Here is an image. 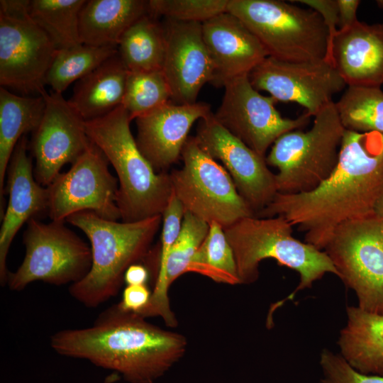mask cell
Wrapping results in <instances>:
<instances>
[{"mask_svg": "<svg viewBox=\"0 0 383 383\" xmlns=\"http://www.w3.org/2000/svg\"><path fill=\"white\" fill-rule=\"evenodd\" d=\"M383 191V134L345 131L337 165L309 192L277 193L256 217L284 216L323 250L340 224L374 214Z\"/></svg>", "mask_w": 383, "mask_h": 383, "instance_id": "cell-1", "label": "cell"}, {"mask_svg": "<svg viewBox=\"0 0 383 383\" xmlns=\"http://www.w3.org/2000/svg\"><path fill=\"white\" fill-rule=\"evenodd\" d=\"M50 346L59 355L116 371L128 382L154 383L183 357L188 343L115 304L89 327L55 333Z\"/></svg>", "mask_w": 383, "mask_h": 383, "instance_id": "cell-2", "label": "cell"}, {"mask_svg": "<svg viewBox=\"0 0 383 383\" xmlns=\"http://www.w3.org/2000/svg\"><path fill=\"white\" fill-rule=\"evenodd\" d=\"M66 221L89 238L92 257L89 272L70 286V294L86 307L96 308L118 294L128 268L150 253L162 217L118 222L83 211Z\"/></svg>", "mask_w": 383, "mask_h": 383, "instance_id": "cell-3", "label": "cell"}, {"mask_svg": "<svg viewBox=\"0 0 383 383\" xmlns=\"http://www.w3.org/2000/svg\"><path fill=\"white\" fill-rule=\"evenodd\" d=\"M128 113L123 105L84 121L89 140L114 168L118 182L116 204L123 222L162 215L172 193L170 174L157 172L140 151Z\"/></svg>", "mask_w": 383, "mask_h": 383, "instance_id": "cell-4", "label": "cell"}, {"mask_svg": "<svg viewBox=\"0 0 383 383\" xmlns=\"http://www.w3.org/2000/svg\"><path fill=\"white\" fill-rule=\"evenodd\" d=\"M223 231L233 252L240 284L254 283L259 277L260 262L268 258L299 274V284L289 299L326 273L338 277L327 254L295 238L293 226L282 216L245 217Z\"/></svg>", "mask_w": 383, "mask_h": 383, "instance_id": "cell-5", "label": "cell"}, {"mask_svg": "<svg viewBox=\"0 0 383 383\" xmlns=\"http://www.w3.org/2000/svg\"><path fill=\"white\" fill-rule=\"evenodd\" d=\"M227 12L243 23L270 57L287 62L325 57L328 31L313 9L279 0H228Z\"/></svg>", "mask_w": 383, "mask_h": 383, "instance_id": "cell-6", "label": "cell"}, {"mask_svg": "<svg viewBox=\"0 0 383 383\" xmlns=\"http://www.w3.org/2000/svg\"><path fill=\"white\" fill-rule=\"evenodd\" d=\"M345 131L333 101L314 116L310 130L277 138L265 157L267 165L278 169L277 193L309 192L324 182L337 165Z\"/></svg>", "mask_w": 383, "mask_h": 383, "instance_id": "cell-7", "label": "cell"}, {"mask_svg": "<svg viewBox=\"0 0 383 383\" xmlns=\"http://www.w3.org/2000/svg\"><path fill=\"white\" fill-rule=\"evenodd\" d=\"M183 166L170 174L172 192L189 212L223 229L238 221L255 216L226 170L199 145L196 137L187 138L182 151Z\"/></svg>", "mask_w": 383, "mask_h": 383, "instance_id": "cell-8", "label": "cell"}, {"mask_svg": "<svg viewBox=\"0 0 383 383\" xmlns=\"http://www.w3.org/2000/svg\"><path fill=\"white\" fill-rule=\"evenodd\" d=\"M30 0L0 1V84L43 96L57 48L30 14Z\"/></svg>", "mask_w": 383, "mask_h": 383, "instance_id": "cell-9", "label": "cell"}, {"mask_svg": "<svg viewBox=\"0 0 383 383\" xmlns=\"http://www.w3.org/2000/svg\"><path fill=\"white\" fill-rule=\"evenodd\" d=\"M64 223H45L35 218L27 222L24 259L7 276L11 290L21 291L35 281L57 286L72 284L87 274L92 262L91 247Z\"/></svg>", "mask_w": 383, "mask_h": 383, "instance_id": "cell-10", "label": "cell"}, {"mask_svg": "<svg viewBox=\"0 0 383 383\" xmlns=\"http://www.w3.org/2000/svg\"><path fill=\"white\" fill-rule=\"evenodd\" d=\"M361 309L383 314V219L374 214L336 228L323 250Z\"/></svg>", "mask_w": 383, "mask_h": 383, "instance_id": "cell-11", "label": "cell"}, {"mask_svg": "<svg viewBox=\"0 0 383 383\" xmlns=\"http://www.w3.org/2000/svg\"><path fill=\"white\" fill-rule=\"evenodd\" d=\"M109 164L102 151L91 142L69 170L60 173L46 187L47 213L51 221H65L83 211L111 221L121 218L116 204L118 182L110 172Z\"/></svg>", "mask_w": 383, "mask_h": 383, "instance_id": "cell-12", "label": "cell"}, {"mask_svg": "<svg viewBox=\"0 0 383 383\" xmlns=\"http://www.w3.org/2000/svg\"><path fill=\"white\" fill-rule=\"evenodd\" d=\"M222 102L215 113L216 120L262 157L283 134L308 124L306 113L291 119L275 109L277 101L262 95L251 84L248 74L228 81Z\"/></svg>", "mask_w": 383, "mask_h": 383, "instance_id": "cell-13", "label": "cell"}, {"mask_svg": "<svg viewBox=\"0 0 383 383\" xmlns=\"http://www.w3.org/2000/svg\"><path fill=\"white\" fill-rule=\"evenodd\" d=\"M252 87L277 101L295 102L315 116L333 102L346 85L334 66L324 59L287 62L265 57L248 74Z\"/></svg>", "mask_w": 383, "mask_h": 383, "instance_id": "cell-14", "label": "cell"}, {"mask_svg": "<svg viewBox=\"0 0 383 383\" xmlns=\"http://www.w3.org/2000/svg\"><path fill=\"white\" fill-rule=\"evenodd\" d=\"M195 137L204 151L222 162L255 216L272 202L277 188L265 158L230 133L212 112L199 120Z\"/></svg>", "mask_w": 383, "mask_h": 383, "instance_id": "cell-15", "label": "cell"}, {"mask_svg": "<svg viewBox=\"0 0 383 383\" xmlns=\"http://www.w3.org/2000/svg\"><path fill=\"white\" fill-rule=\"evenodd\" d=\"M45 109L30 144L35 159L34 176L48 187L67 163L73 164L89 147L84 121L62 94L44 95Z\"/></svg>", "mask_w": 383, "mask_h": 383, "instance_id": "cell-16", "label": "cell"}, {"mask_svg": "<svg viewBox=\"0 0 383 383\" xmlns=\"http://www.w3.org/2000/svg\"><path fill=\"white\" fill-rule=\"evenodd\" d=\"M162 70L177 104L196 103L199 91L213 79L214 70L202 34V23L166 19Z\"/></svg>", "mask_w": 383, "mask_h": 383, "instance_id": "cell-17", "label": "cell"}, {"mask_svg": "<svg viewBox=\"0 0 383 383\" xmlns=\"http://www.w3.org/2000/svg\"><path fill=\"white\" fill-rule=\"evenodd\" d=\"M211 113L209 104L172 101L135 118L138 147L157 172H167L179 157L197 120Z\"/></svg>", "mask_w": 383, "mask_h": 383, "instance_id": "cell-18", "label": "cell"}, {"mask_svg": "<svg viewBox=\"0 0 383 383\" xmlns=\"http://www.w3.org/2000/svg\"><path fill=\"white\" fill-rule=\"evenodd\" d=\"M27 150L28 141L23 135L16 145L6 171L9 203L0 230V282L3 286L9 274L7 255L16 233L26 222L47 212V188L35 179Z\"/></svg>", "mask_w": 383, "mask_h": 383, "instance_id": "cell-19", "label": "cell"}, {"mask_svg": "<svg viewBox=\"0 0 383 383\" xmlns=\"http://www.w3.org/2000/svg\"><path fill=\"white\" fill-rule=\"evenodd\" d=\"M203 38L213 65L211 82L216 87L249 73L268 54L257 38L237 17L222 13L202 23Z\"/></svg>", "mask_w": 383, "mask_h": 383, "instance_id": "cell-20", "label": "cell"}, {"mask_svg": "<svg viewBox=\"0 0 383 383\" xmlns=\"http://www.w3.org/2000/svg\"><path fill=\"white\" fill-rule=\"evenodd\" d=\"M331 63L346 85L383 84V23L360 21L338 30L333 40Z\"/></svg>", "mask_w": 383, "mask_h": 383, "instance_id": "cell-21", "label": "cell"}, {"mask_svg": "<svg viewBox=\"0 0 383 383\" xmlns=\"http://www.w3.org/2000/svg\"><path fill=\"white\" fill-rule=\"evenodd\" d=\"M128 73L117 52L77 81L70 105L84 121L108 114L122 105Z\"/></svg>", "mask_w": 383, "mask_h": 383, "instance_id": "cell-22", "label": "cell"}, {"mask_svg": "<svg viewBox=\"0 0 383 383\" xmlns=\"http://www.w3.org/2000/svg\"><path fill=\"white\" fill-rule=\"evenodd\" d=\"M147 13L148 1H85L79 13L81 43L117 48L126 30Z\"/></svg>", "mask_w": 383, "mask_h": 383, "instance_id": "cell-23", "label": "cell"}, {"mask_svg": "<svg viewBox=\"0 0 383 383\" xmlns=\"http://www.w3.org/2000/svg\"><path fill=\"white\" fill-rule=\"evenodd\" d=\"M347 316L338 342L340 355L359 372L383 376V314L348 306Z\"/></svg>", "mask_w": 383, "mask_h": 383, "instance_id": "cell-24", "label": "cell"}, {"mask_svg": "<svg viewBox=\"0 0 383 383\" xmlns=\"http://www.w3.org/2000/svg\"><path fill=\"white\" fill-rule=\"evenodd\" d=\"M45 109L43 96H26L0 89V201L12 153L19 140L38 126Z\"/></svg>", "mask_w": 383, "mask_h": 383, "instance_id": "cell-25", "label": "cell"}, {"mask_svg": "<svg viewBox=\"0 0 383 383\" xmlns=\"http://www.w3.org/2000/svg\"><path fill=\"white\" fill-rule=\"evenodd\" d=\"M117 49L128 71L162 70L165 51L163 25L157 17L145 13L126 30Z\"/></svg>", "mask_w": 383, "mask_h": 383, "instance_id": "cell-26", "label": "cell"}, {"mask_svg": "<svg viewBox=\"0 0 383 383\" xmlns=\"http://www.w3.org/2000/svg\"><path fill=\"white\" fill-rule=\"evenodd\" d=\"M184 214V206L172 192L168 204L162 215V246L155 285L149 303L138 313L145 318L159 316L164 321L165 325L170 328L176 327L178 321L170 307L169 290L165 287V271L171 248L182 228Z\"/></svg>", "mask_w": 383, "mask_h": 383, "instance_id": "cell-27", "label": "cell"}, {"mask_svg": "<svg viewBox=\"0 0 383 383\" xmlns=\"http://www.w3.org/2000/svg\"><path fill=\"white\" fill-rule=\"evenodd\" d=\"M118 52L117 48L97 47L80 43L57 49L45 77L52 91L62 94L74 81H79Z\"/></svg>", "mask_w": 383, "mask_h": 383, "instance_id": "cell-28", "label": "cell"}, {"mask_svg": "<svg viewBox=\"0 0 383 383\" xmlns=\"http://www.w3.org/2000/svg\"><path fill=\"white\" fill-rule=\"evenodd\" d=\"M85 0H31L30 14L57 49L82 43L79 13Z\"/></svg>", "mask_w": 383, "mask_h": 383, "instance_id": "cell-29", "label": "cell"}, {"mask_svg": "<svg viewBox=\"0 0 383 383\" xmlns=\"http://www.w3.org/2000/svg\"><path fill=\"white\" fill-rule=\"evenodd\" d=\"M334 104L345 130L383 134V91L380 87L348 86Z\"/></svg>", "mask_w": 383, "mask_h": 383, "instance_id": "cell-30", "label": "cell"}, {"mask_svg": "<svg viewBox=\"0 0 383 383\" xmlns=\"http://www.w3.org/2000/svg\"><path fill=\"white\" fill-rule=\"evenodd\" d=\"M209 224V232L193 257L187 272L201 274L217 283L239 284L233 252L223 228L213 221Z\"/></svg>", "mask_w": 383, "mask_h": 383, "instance_id": "cell-31", "label": "cell"}, {"mask_svg": "<svg viewBox=\"0 0 383 383\" xmlns=\"http://www.w3.org/2000/svg\"><path fill=\"white\" fill-rule=\"evenodd\" d=\"M171 101V91L162 70L128 71L122 105L131 120Z\"/></svg>", "mask_w": 383, "mask_h": 383, "instance_id": "cell-32", "label": "cell"}, {"mask_svg": "<svg viewBox=\"0 0 383 383\" xmlns=\"http://www.w3.org/2000/svg\"><path fill=\"white\" fill-rule=\"evenodd\" d=\"M209 224L184 211L180 232L171 248L165 271V287L187 272L188 267L197 250L205 239Z\"/></svg>", "mask_w": 383, "mask_h": 383, "instance_id": "cell-33", "label": "cell"}, {"mask_svg": "<svg viewBox=\"0 0 383 383\" xmlns=\"http://www.w3.org/2000/svg\"><path fill=\"white\" fill-rule=\"evenodd\" d=\"M228 0H150L148 13L183 22L203 23L227 12Z\"/></svg>", "mask_w": 383, "mask_h": 383, "instance_id": "cell-34", "label": "cell"}, {"mask_svg": "<svg viewBox=\"0 0 383 383\" xmlns=\"http://www.w3.org/2000/svg\"><path fill=\"white\" fill-rule=\"evenodd\" d=\"M320 364L323 371L322 383H383V376L359 372L340 355L323 350Z\"/></svg>", "mask_w": 383, "mask_h": 383, "instance_id": "cell-35", "label": "cell"}, {"mask_svg": "<svg viewBox=\"0 0 383 383\" xmlns=\"http://www.w3.org/2000/svg\"><path fill=\"white\" fill-rule=\"evenodd\" d=\"M306 5L320 14L328 31L327 49L324 60L331 63V51L334 37L338 31V9L337 0H298L291 1Z\"/></svg>", "mask_w": 383, "mask_h": 383, "instance_id": "cell-36", "label": "cell"}, {"mask_svg": "<svg viewBox=\"0 0 383 383\" xmlns=\"http://www.w3.org/2000/svg\"><path fill=\"white\" fill-rule=\"evenodd\" d=\"M151 294L146 284L127 285L121 301L117 304L123 311L138 313L148 305Z\"/></svg>", "mask_w": 383, "mask_h": 383, "instance_id": "cell-37", "label": "cell"}, {"mask_svg": "<svg viewBox=\"0 0 383 383\" xmlns=\"http://www.w3.org/2000/svg\"><path fill=\"white\" fill-rule=\"evenodd\" d=\"M337 3L339 26L338 30H345L357 21V11L360 1L358 0H337Z\"/></svg>", "mask_w": 383, "mask_h": 383, "instance_id": "cell-38", "label": "cell"}, {"mask_svg": "<svg viewBox=\"0 0 383 383\" xmlns=\"http://www.w3.org/2000/svg\"><path fill=\"white\" fill-rule=\"evenodd\" d=\"M148 279L147 268L139 263L131 265L124 274V282L127 285L146 284Z\"/></svg>", "mask_w": 383, "mask_h": 383, "instance_id": "cell-39", "label": "cell"}, {"mask_svg": "<svg viewBox=\"0 0 383 383\" xmlns=\"http://www.w3.org/2000/svg\"><path fill=\"white\" fill-rule=\"evenodd\" d=\"M374 214L383 219V191L379 195L374 205Z\"/></svg>", "mask_w": 383, "mask_h": 383, "instance_id": "cell-40", "label": "cell"}]
</instances>
